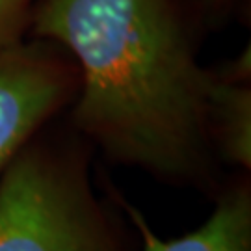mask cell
I'll use <instances>...</instances> for the list:
<instances>
[{"label": "cell", "instance_id": "1", "mask_svg": "<svg viewBox=\"0 0 251 251\" xmlns=\"http://www.w3.org/2000/svg\"><path fill=\"white\" fill-rule=\"evenodd\" d=\"M30 25L76 63L71 123L93 149L168 182L216 190L214 73L199 67L171 0H41Z\"/></svg>", "mask_w": 251, "mask_h": 251}, {"label": "cell", "instance_id": "2", "mask_svg": "<svg viewBox=\"0 0 251 251\" xmlns=\"http://www.w3.org/2000/svg\"><path fill=\"white\" fill-rule=\"evenodd\" d=\"M47 126L0 173V251H132L110 190L95 194L93 145Z\"/></svg>", "mask_w": 251, "mask_h": 251}, {"label": "cell", "instance_id": "6", "mask_svg": "<svg viewBox=\"0 0 251 251\" xmlns=\"http://www.w3.org/2000/svg\"><path fill=\"white\" fill-rule=\"evenodd\" d=\"M34 0H0V52L21 43L32 21Z\"/></svg>", "mask_w": 251, "mask_h": 251}, {"label": "cell", "instance_id": "4", "mask_svg": "<svg viewBox=\"0 0 251 251\" xmlns=\"http://www.w3.org/2000/svg\"><path fill=\"white\" fill-rule=\"evenodd\" d=\"M104 184L134 227L144 251H251V184L248 175L220 190L214 212L201 227L173 240H162L134 205L108 180Z\"/></svg>", "mask_w": 251, "mask_h": 251}, {"label": "cell", "instance_id": "5", "mask_svg": "<svg viewBox=\"0 0 251 251\" xmlns=\"http://www.w3.org/2000/svg\"><path fill=\"white\" fill-rule=\"evenodd\" d=\"M208 128L218 160L250 171L251 90L244 78L214 73L208 93Z\"/></svg>", "mask_w": 251, "mask_h": 251}, {"label": "cell", "instance_id": "3", "mask_svg": "<svg viewBox=\"0 0 251 251\" xmlns=\"http://www.w3.org/2000/svg\"><path fill=\"white\" fill-rule=\"evenodd\" d=\"M78 69L62 47L37 39L0 52V173L78 93Z\"/></svg>", "mask_w": 251, "mask_h": 251}]
</instances>
